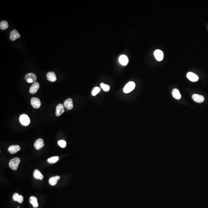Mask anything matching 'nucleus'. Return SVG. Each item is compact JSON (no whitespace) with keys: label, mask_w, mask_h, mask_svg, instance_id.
<instances>
[{"label":"nucleus","mask_w":208,"mask_h":208,"mask_svg":"<svg viewBox=\"0 0 208 208\" xmlns=\"http://www.w3.org/2000/svg\"><path fill=\"white\" fill-rule=\"evenodd\" d=\"M20 159L18 157H16L11 160L9 163L10 168L14 170L18 169L19 163H20Z\"/></svg>","instance_id":"1"},{"label":"nucleus","mask_w":208,"mask_h":208,"mask_svg":"<svg viewBox=\"0 0 208 208\" xmlns=\"http://www.w3.org/2000/svg\"><path fill=\"white\" fill-rule=\"evenodd\" d=\"M19 121L21 124L25 126H27L30 123V120L29 117L26 114H23L19 117Z\"/></svg>","instance_id":"2"},{"label":"nucleus","mask_w":208,"mask_h":208,"mask_svg":"<svg viewBox=\"0 0 208 208\" xmlns=\"http://www.w3.org/2000/svg\"><path fill=\"white\" fill-rule=\"evenodd\" d=\"M135 87V84L133 81L128 83L123 88V91L125 93H130L134 89Z\"/></svg>","instance_id":"3"},{"label":"nucleus","mask_w":208,"mask_h":208,"mask_svg":"<svg viewBox=\"0 0 208 208\" xmlns=\"http://www.w3.org/2000/svg\"><path fill=\"white\" fill-rule=\"evenodd\" d=\"M37 80V77L34 74L30 73L26 75L25 76V80L28 83H34Z\"/></svg>","instance_id":"4"},{"label":"nucleus","mask_w":208,"mask_h":208,"mask_svg":"<svg viewBox=\"0 0 208 208\" xmlns=\"http://www.w3.org/2000/svg\"><path fill=\"white\" fill-rule=\"evenodd\" d=\"M31 104L33 108L37 109L40 108L41 105V103L39 99L34 97L31 99Z\"/></svg>","instance_id":"5"},{"label":"nucleus","mask_w":208,"mask_h":208,"mask_svg":"<svg viewBox=\"0 0 208 208\" xmlns=\"http://www.w3.org/2000/svg\"><path fill=\"white\" fill-rule=\"evenodd\" d=\"M186 77L189 80L193 82H196L199 79L198 76L192 72H188L187 73Z\"/></svg>","instance_id":"6"},{"label":"nucleus","mask_w":208,"mask_h":208,"mask_svg":"<svg viewBox=\"0 0 208 208\" xmlns=\"http://www.w3.org/2000/svg\"><path fill=\"white\" fill-rule=\"evenodd\" d=\"M44 140L43 139L39 138L34 143V146L36 149L39 150L44 146Z\"/></svg>","instance_id":"7"},{"label":"nucleus","mask_w":208,"mask_h":208,"mask_svg":"<svg viewBox=\"0 0 208 208\" xmlns=\"http://www.w3.org/2000/svg\"><path fill=\"white\" fill-rule=\"evenodd\" d=\"M39 88V83L37 82H34L31 85L29 90V92L31 94H34L36 93Z\"/></svg>","instance_id":"8"},{"label":"nucleus","mask_w":208,"mask_h":208,"mask_svg":"<svg viewBox=\"0 0 208 208\" xmlns=\"http://www.w3.org/2000/svg\"><path fill=\"white\" fill-rule=\"evenodd\" d=\"M154 54L155 58L158 61H161L163 60L164 55L163 52L160 50L157 49L155 51Z\"/></svg>","instance_id":"9"},{"label":"nucleus","mask_w":208,"mask_h":208,"mask_svg":"<svg viewBox=\"0 0 208 208\" xmlns=\"http://www.w3.org/2000/svg\"><path fill=\"white\" fill-rule=\"evenodd\" d=\"M20 34L16 30H13L11 31L10 33V39L12 41H14L20 38Z\"/></svg>","instance_id":"10"},{"label":"nucleus","mask_w":208,"mask_h":208,"mask_svg":"<svg viewBox=\"0 0 208 208\" xmlns=\"http://www.w3.org/2000/svg\"><path fill=\"white\" fill-rule=\"evenodd\" d=\"M192 98L193 100L198 103H203L205 100L203 96L198 94H193L192 95Z\"/></svg>","instance_id":"11"},{"label":"nucleus","mask_w":208,"mask_h":208,"mask_svg":"<svg viewBox=\"0 0 208 208\" xmlns=\"http://www.w3.org/2000/svg\"><path fill=\"white\" fill-rule=\"evenodd\" d=\"M20 150V146L18 145L11 146L8 148L9 151L12 154L16 153Z\"/></svg>","instance_id":"12"},{"label":"nucleus","mask_w":208,"mask_h":208,"mask_svg":"<svg viewBox=\"0 0 208 208\" xmlns=\"http://www.w3.org/2000/svg\"><path fill=\"white\" fill-rule=\"evenodd\" d=\"M64 107L68 110H71L73 107V100L71 98H69L64 101Z\"/></svg>","instance_id":"13"},{"label":"nucleus","mask_w":208,"mask_h":208,"mask_svg":"<svg viewBox=\"0 0 208 208\" xmlns=\"http://www.w3.org/2000/svg\"><path fill=\"white\" fill-rule=\"evenodd\" d=\"M64 107L63 105L62 104H59L56 107V115L57 116H60L64 112Z\"/></svg>","instance_id":"14"},{"label":"nucleus","mask_w":208,"mask_h":208,"mask_svg":"<svg viewBox=\"0 0 208 208\" xmlns=\"http://www.w3.org/2000/svg\"><path fill=\"white\" fill-rule=\"evenodd\" d=\"M47 78L48 80L51 82H54L57 80L56 75L54 72H49L47 74Z\"/></svg>","instance_id":"15"},{"label":"nucleus","mask_w":208,"mask_h":208,"mask_svg":"<svg viewBox=\"0 0 208 208\" xmlns=\"http://www.w3.org/2000/svg\"><path fill=\"white\" fill-rule=\"evenodd\" d=\"M119 61L121 64L123 66H126L128 63V59L126 56L122 55L119 59Z\"/></svg>","instance_id":"16"},{"label":"nucleus","mask_w":208,"mask_h":208,"mask_svg":"<svg viewBox=\"0 0 208 208\" xmlns=\"http://www.w3.org/2000/svg\"><path fill=\"white\" fill-rule=\"evenodd\" d=\"M60 179V177L59 176L51 177L49 180V183L50 185L52 186L55 185L58 183V181Z\"/></svg>","instance_id":"17"},{"label":"nucleus","mask_w":208,"mask_h":208,"mask_svg":"<svg viewBox=\"0 0 208 208\" xmlns=\"http://www.w3.org/2000/svg\"><path fill=\"white\" fill-rule=\"evenodd\" d=\"M172 94L173 98L176 100H180L181 98V95L179 91L177 89H174L173 90Z\"/></svg>","instance_id":"18"},{"label":"nucleus","mask_w":208,"mask_h":208,"mask_svg":"<svg viewBox=\"0 0 208 208\" xmlns=\"http://www.w3.org/2000/svg\"><path fill=\"white\" fill-rule=\"evenodd\" d=\"M30 203L33 205L34 208H36L38 206V200L37 198L35 196H32L29 198Z\"/></svg>","instance_id":"19"},{"label":"nucleus","mask_w":208,"mask_h":208,"mask_svg":"<svg viewBox=\"0 0 208 208\" xmlns=\"http://www.w3.org/2000/svg\"><path fill=\"white\" fill-rule=\"evenodd\" d=\"M33 175L34 178L36 179L42 180L44 176L40 171L38 170H34L33 173Z\"/></svg>","instance_id":"20"},{"label":"nucleus","mask_w":208,"mask_h":208,"mask_svg":"<svg viewBox=\"0 0 208 208\" xmlns=\"http://www.w3.org/2000/svg\"><path fill=\"white\" fill-rule=\"evenodd\" d=\"M9 26L8 23L6 21H2L0 23V28L1 30H4L7 29L8 28Z\"/></svg>","instance_id":"21"},{"label":"nucleus","mask_w":208,"mask_h":208,"mask_svg":"<svg viewBox=\"0 0 208 208\" xmlns=\"http://www.w3.org/2000/svg\"><path fill=\"white\" fill-rule=\"evenodd\" d=\"M59 160V157L58 156H53L48 159V161L49 163H54L58 161Z\"/></svg>","instance_id":"22"},{"label":"nucleus","mask_w":208,"mask_h":208,"mask_svg":"<svg viewBox=\"0 0 208 208\" xmlns=\"http://www.w3.org/2000/svg\"><path fill=\"white\" fill-rule=\"evenodd\" d=\"M101 91V88L100 87H95L93 89V90L91 92V94L93 96H95L100 93Z\"/></svg>","instance_id":"23"},{"label":"nucleus","mask_w":208,"mask_h":208,"mask_svg":"<svg viewBox=\"0 0 208 208\" xmlns=\"http://www.w3.org/2000/svg\"><path fill=\"white\" fill-rule=\"evenodd\" d=\"M101 87L102 88V89L106 92H108L110 90V86L106 85L104 83H101L100 85Z\"/></svg>","instance_id":"24"},{"label":"nucleus","mask_w":208,"mask_h":208,"mask_svg":"<svg viewBox=\"0 0 208 208\" xmlns=\"http://www.w3.org/2000/svg\"><path fill=\"white\" fill-rule=\"evenodd\" d=\"M58 144L61 148H64L66 146V142L64 140H61L58 141Z\"/></svg>","instance_id":"25"},{"label":"nucleus","mask_w":208,"mask_h":208,"mask_svg":"<svg viewBox=\"0 0 208 208\" xmlns=\"http://www.w3.org/2000/svg\"><path fill=\"white\" fill-rule=\"evenodd\" d=\"M19 196V195L18 193H14L13 195V199L15 201H18Z\"/></svg>","instance_id":"26"},{"label":"nucleus","mask_w":208,"mask_h":208,"mask_svg":"<svg viewBox=\"0 0 208 208\" xmlns=\"http://www.w3.org/2000/svg\"><path fill=\"white\" fill-rule=\"evenodd\" d=\"M24 197L22 195H19V197L18 199V201L19 203H23V201Z\"/></svg>","instance_id":"27"},{"label":"nucleus","mask_w":208,"mask_h":208,"mask_svg":"<svg viewBox=\"0 0 208 208\" xmlns=\"http://www.w3.org/2000/svg\"><path fill=\"white\" fill-rule=\"evenodd\" d=\"M19 208V206H18V208Z\"/></svg>","instance_id":"28"}]
</instances>
